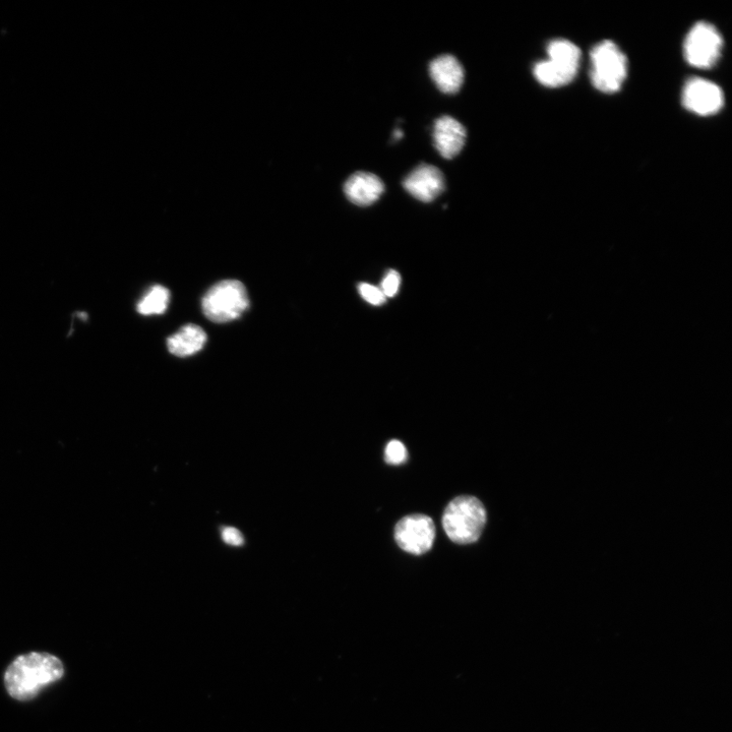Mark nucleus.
<instances>
[{"label": "nucleus", "mask_w": 732, "mask_h": 732, "mask_svg": "<svg viewBox=\"0 0 732 732\" xmlns=\"http://www.w3.org/2000/svg\"><path fill=\"white\" fill-rule=\"evenodd\" d=\"M407 456V450L400 441L393 440L386 447L385 460L388 464H403L407 461Z\"/></svg>", "instance_id": "15"}, {"label": "nucleus", "mask_w": 732, "mask_h": 732, "mask_svg": "<svg viewBox=\"0 0 732 732\" xmlns=\"http://www.w3.org/2000/svg\"><path fill=\"white\" fill-rule=\"evenodd\" d=\"M384 192L385 185L381 178L370 172H356L344 185V193L348 200L360 207L375 204Z\"/></svg>", "instance_id": "10"}, {"label": "nucleus", "mask_w": 732, "mask_h": 732, "mask_svg": "<svg viewBox=\"0 0 732 732\" xmlns=\"http://www.w3.org/2000/svg\"><path fill=\"white\" fill-rule=\"evenodd\" d=\"M401 277L396 271H389L382 282L381 290L388 297H394L400 288Z\"/></svg>", "instance_id": "17"}, {"label": "nucleus", "mask_w": 732, "mask_h": 732, "mask_svg": "<svg viewBox=\"0 0 732 732\" xmlns=\"http://www.w3.org/2000/svg\"><path fill=\"white\" fill-rule=\"evenodd\" d=\"M250 307L247 288L236 280L214 285L203 298V312L213 323L225 324L241 317Z\"/></svg>", "instance_id": "5"}, {"label": "nucleus", "mask_w": 732, "mask_h": 732, "mask_svg": "<svg viewBox=\"0 0 732 732\" xmlns=\"http://www.w3.org/2000/svg\"><path fill=\"white\" fill-rule=\"evenodd\" d=\"M222 539L225 543L232 546H241L244 538L241 532L233 527H226L221 532Z\"/></svg>", "instance_id": "18"}, {"label": "nucleus", "mask_w": 732, "mask_h": 732, "mask_svg": "<svg viewBox=\"0 0 732 732\" xmlns=\"http://www.w3.org/2000/svg\"><path fill=\"white\" fill-rule=\"evenodd\" d=\"M548 59L540 61L533 70L537 81L548 88L564 87L576 78L581 50L568 40H555L547 46Z\"/></svg>", "instance_id": "2"}, {"label": "nucleus", "mask_w": 732, "mask_h": 732, "mask_svg": "<svg viewBox=\"0 0 732 732\" xmlns=\"http://www.w3.org/2000/svg\"><path fill=\"white\" fill-rule=\"evenodd\" d=\"M358 290L365 301L376 305V307H380V305H383L387 301V297L379 287L368 283H361L358 286Z\"/></svg>", "instance_id": "16"}, {"label": "nucleus", "mask_w": 732, "mask_h": 732, "mask_svg": "<svg viewBox=\"0 0 732 732\" xmlns=\"http://www.w3.org/2000/svg\"><path fill=\"white\" fill-rule=\"evenodd\" d=\"M65 676L63 662L46 652H31L16 658L5 674L9 695L18 701H28Z\"/></svg>", "instance_id": "1"}, {"label": "nucleus", "mask_w": 732, "mask_h": 732, "mask_svg": "<svg viewBox=\"0 0 732 732\" xmlns=\"http://www.w3.org/2000/svg\"><path fill=\"white\" fill-rule=\"evenodd\" d=\"M684 106L699 115L717 113L724 104L722 90L714 83L701 79H691L685 86Z\"/></svg>", "instance_id": "9"}, {"label": "nucleus", "mask_w": 732, "mask_h": 732, "mask_svg": "<svg viewBox=\"0 0 732 732\" xmlns=\"http://www.w3.org/2000/svg\"><path fill=\"white\" fill-rule=\"evenodd\" d=\"M466 141V130L458 120L442 116L435 122L434 143L445 159H453L462 151Z\"/></svg>", "instance_id": "11"}, {"label": "nucleus", "mask_w": 732, "mask_h": 732, "mask_svg": "<svg viewBox=\"0 0 732 732\" xmlns=\"http://www.w3.org/2000/svg\"><path fill=\"white\" fill-rule=\"evenodd\" d=\"M430 74L438 89L445 94L458 93L465 78V72L459 60L448 54L432 61Z\"/></svg>", "instance_id": "12"}, {"label": "nucleus", "mask_w": 732, "mask_h": 732, "mask_svg": "<svg viewBox=\"0 0 732 732\" xmlns=\"http://www.w3.org/2000/svg\"><path fill=\"white\" fill-rule=\"evenodd\" d=\"M170 302V292L161 285H155L149 289L138 303V312L143 316L164 314Z\"/></svg>", "instance_id": "14"}, {"label": "nucleus", "mask_w": 732, "mask_h": 732, "mask_svg": "<svg viewBox=\"0 0 732 732\" xmlns=\"http://www.w3.org/2000/svg\"><path fill=\"white\" fill-rule=\"evenodd\" d=\"M207 342L206 332L198 325H187L167 340L171 354L188 357L201 351Z\"/></svg>", "instance_id": "13"}, {"label": "nucleus", "mask_w": 732, "mask_h": 732, "mask_svg": "<svg viewBox=\"0 0 732 732\" xmlns=\"http://www.w3.org/2000/svg\"><path fill=\"white\" fill-rule=\"evenodd\" d=\"M722 48L723 39L720 33L714 26L705 22H700L691 29L684 45L688 63L702 70L716 65Z\"/></svg>", "instance_id": "6"}, {"label": "nucleus", "mask_w": 732, "mask_h": 732, "mask_svg": "<svg viewBox=\"0 0 732 732\" xmlns=\"http://www.w3.org/2000/svg\"><path fill=\"white\" fill-rule=\"evenodd\" d=\"M436 527L432 518L425 515H410L400 520L395 527V539L404 552L423 555L433 547Z\"/></svg>", "instance_id": "7"}, {"label": "nucleus", "mask_w": 732, "mask_h": 732, "mask_svg": "<svg viewBox=\"0 0 732 732\" xmlns=\"http://www.w3.org/2000/svg\"><path fill=\"white\" fill-rule=\"evenodd\" d=\"M403 187L416 200L431 203L445 191V177L437 167L423 163L404 179Z\"/></svg>", "instance_id": "8"}, {"label": "nucleus", "mask_w": 732, "mask_h": 732, "mask_svg": "<svg viewBox=\"0 0 732 732\" xmlns=\"http://www.w3.org/2000/svg\"><path fill=\"white\" fill-rule=\"evenodd\" d=\"M486 523V511L482 503L470 496L453 500L443 515V526L448 537L458 544L477 541Z\"/></svg>", "instance_id": "3"}, {"label": "nucleus", "mask_w": 732, "mask_h": 732, "mask_svg": "<svg viewBox=\"0 0 732 732\" xmlns=\"http://www.w3.org/2000/svg\"><path fill=\"white\" fill-rule=\"evenodd\" d=\"M591 82L606 94L618 92L628 75L626 55L613 41L598 43L591 51Z\"/></svg>", "instance_id": "4"}]
</instances>
